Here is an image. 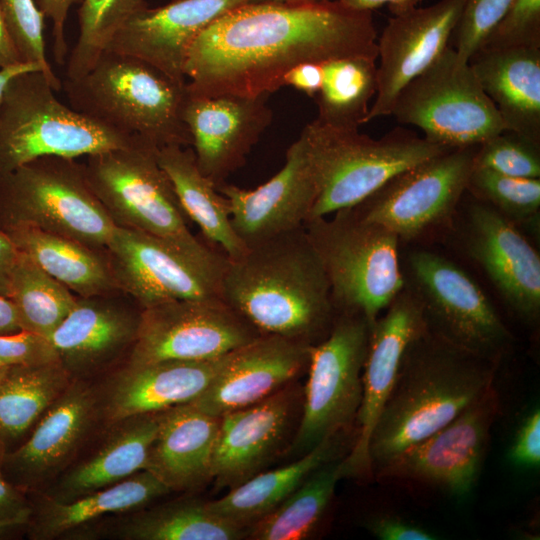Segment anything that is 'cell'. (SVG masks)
<instances>
[{"label":"cell","mask_w":540,"mask_h":540,"mask_svg":"<svg viewBox=\"0 0 540 540\" xmlns=\"http://www.w3.org/2000/svg\"><path fill=\"white\" fill-rule=\"evenodd\" d=\"M512 464L535 469L540 465V410L533 408L519 423L508 450Z\"/></svg>","instance_id":"47"},{"label":"cell","mask_w":540,"mask_h":540,"mask_svg":"<svg viewBox=\"0 0 540 540\" xmlns=\"http://www.w3.org/2000/svg\"><path fill=\"white\" fill-rule=\"evenodd\" d=\"M50 341L38 334L21 330L0 334V365H32L57 361Z\"/></svg>","instance_id":"46"},{"label":"cell","mask_w":540,"mask_h":540,"mask_svg":"<svg viewBox=\"0 0 540 540\" xmlns=\"http://www.w3.org/2000/svg\"><path fill=\"white\" fill-rule=\"evenodd\" d=\"M232 353L204 361L124 363L96 384L103 424L193 402L228 364Z\"/></svg>","instance_id":"24"},{"label":"cell","mask_w":540,"mask_h":540,"mask_svg":"<svg viewBox=\"0 0 540 540\" xmlns=\"http://www.w3.org/2000/svg\"><path fill=\"white\" fill-rule=\"evenodd\" d=\"M343 5L357 11H372L387 5L393 15H399L410 11L422 0H338Z\"/></svg>","instance_id":"53"},{"label":"cell","mask_w":540,"mask_h":540,"mask_svg":"<svg viewBox=\"0 0 540 540\" xmlns=\"http://www.w3.org/2000/svg\"><path fill=\"white\" fill-rule=\"evenodd\" d=\"M467 254L484 271L500 297L526 324L540 317V256L518 226L475 199L464 221Z\"/></svg>","instance_id":"20"},{"label":"cell","mask_w":540,"mask_h":540,"mask_svg":"<svg viewBox=\"0 0 540 540\" xmlns=\"http://www.w3.org/2000/svg\"><path fill=\"white\" fill-rule=\"evenodd\" d=\"M111 515L84 526L68 539L237 540L245 528L212 513L207 502L184 498Z\"/></svg>","instance_id":"31"},{"label":"cell","mask_w":540,"mask_h":540,"mask_svg":"<svg viewBox=\"0 0 540 540\" xmlns=\"http://www.w3.org/2000/svg\"><path fill=\"white\" fill-rule=\"evenodd\" d=\"M157 159L185 214L199 226L208 245L218 247L229 260L242 256L247 246L232 227L229 203L201 173L192 148L164 146L157 150Z\"/></svg>","instance_id":"35"},{"label":"cell","mask_w":540,"mask_h":540,"mask_svg":"<svg viewBox=\"0 0 540 540\" xmlns=\"http://www.w3.org/2000/svg\"><path fill=\"white\" fill-rule=\"evenodd\" d=\"M3 455H4V449H3L2 444L0 442V460H1Z\"/></svg>","instance_id":"60"},{"label":"cell","mask_w":540,"mask_h":540,"mask_svg":"<svg viewBox=\"0 0 540 540\" xmlns=\"http://www.w3.org/2000/svg\"><path fill=\"white\" fill-rule=\"evenodd\" d=\"M372 324L358 312H339L328 335L309 348L303 409L290 451L301 456L355 426Z\"/></svg>","instance_id":"12"},{"label":"cell","mask_w":540,"mask_h":540,"mask_svg":"<svg viewBox=\"0 0 540 540\" xmlns=\"http://www.w3.org/2000/svg\"><path fill=\"white\" fill-rule=\"evenodd\" d=\"M31 505L27 493L11 484L0 468V521H28Z\"/></svg>","instance_id":"50"},{"label":"cell","mask_w":540,"mask_h":540,"mask_svg":"<svg viewBox=\"0 0 540 540\" xmlns=\"http://www.w3.org/2000/svg\"><path fill=\"white\" fill-rule=\"evenodd\" d=\"M8 366H1L0 365V378L3 376V374L5 373L6 369H7Z\"/></svg>","instance_id":"59"},{"label":"cell","mask_w":540,"mask_h":540,"mask_svg":"<svg viewBox=\"0 0 540 540\" xmlns=\"http://www.w3.org/2000/svg\"><path fill=\"white\" fill-rule=\"evenodd\" d=\"M310 346L261 334L234 350L208 389L190 404L215 417L255 404L284 388L308 366Z\"/></svg>","instance_id":"26"},{"label":"cell","mask_w":540,"mask_h":540,"mask_svg":"<svg viewBox=\"0 0 540 540\" xmlns=\"http://www.w3.org/2000/svg\"><path fill=\"white\" fill-rule=\"evenodd\" d=\"M19 251L8 234L0 228V295H10L11 275Z\"/></svg>","instance_id":"52"},{"label":"cell","mask_w":540,"mask_h":540,"mask_svg":"<svg viewBox=\"0 0 540 540\" xmlns=\"http://www.w3.org/2000/svg\"><path fill=\"white\" fill-rule=\"evenodd\" d=\"M158 148L139 141L126 148L86 156L88 184L116 227L156 236L213 269L228 258L196 238L174 187L157 159Z\"/></svg>","instance_id":"5"},{"label":"cell","mask_w":540,"mask_h":540,"mask_svg":"<svg viewBox=\"0 0 540 540\" xmlns=\"http://www.w3.org/2000/svg\"><path fill=\"white\" fill-rule=\"evenodd\" d=\"M220 417L192 404L162 411L145 470L171 491H191L212 479Z\"/></svg>","instance_id":"30"},{"label":"cell","mask_w":540,"mask_h":540,"mask_svg":"<svg viewBox=\"0 0 540 540\" xmlns=\"http://www.w3.org/2000/svg\"><path fill=\"white\" fill-rule=\"evenodd\" d=\"M27 521L25 520H3L0 521V535L5 534L6 532L12 531L17 528H22L26 526Z\"/></svg>","instance_id":"57"},{"label":"cell","mask_w":540,"mask_h":540,"mask_svg":"<svg viewBox=\"0 0 540 540\" xmlns=\"http://www.w3.org/2000/svg\"><path fill=\"white\" fill-rule=\"evenodd\" d=\"M31 70H40L42 71V68L40 65L35 63H18L3 69H0V103L2 101L4 91L6 89V86L8 82L16 75L23 73L25 71H31ZM43 72V71H42Z\"/></svg>","instance_id":"56"},{"label":"cell","mask_w":540,"mask_h":540,"mask_svg":"<svg viewBox=\"0 0 540 540\" xmlns=\"http://www.w3.org/2000/svg\"><path fill=\"white\" fill-rule=\"evenodd\" d=\"M248 0H172L132 15L106 50L141 59L179 83L196 37L216 19Z\"/></svg>","instance_id":"25"},{"label":"cell","mask_w":540,"mask_h":540,"mask_svg":"<svg viewBox=\"0 0 540 540\" xmlns=\"http://www.w3.org/2000/svg\"><path fill=\"white\" fill-rule=\"evenodd\" d=\"M34 227L105 252L115 225L83 164L46 156L0 173V228Z\"/></svg>","instance_id":"8"},{"label":"cell","mask_w":540,"mask_h":540,"mask_svg":"<svg viewBox=\"0 0 540 540\" xmlns=\"http://www.w3.org/2000/svg\"><path fill=\"white\" fill-rule=\"evenodd\" d=\"M1 12L11 40L22 62L41 66L55 91L62 88L45 52L44 15L33 0H0Z\"/></svg>","instance_id":"42"},{"label":"cell","mask_w":540,"mask_h":540,"mask_svg":"<svg viewBox=\"0 0 540 540\" xmlns=\"http://www.w3.org/2000/svg\"><path fill=\"white\" fill-rule=\"evenodd\" d=\"M329 0H248L247 3H315Z\"/></svg>","instance_id":"58"},{"label":"cell","mask_w":540,"mask_h":540,"mask_svg":"<svg viewBox=\"0 0 540 540\" xmlns=\"http://www.w3.org/2000/svg\"><path fill=\"white\" fill-rule=\"evenodd\" d=\"M105 253L119 290L141 309L173 300L221 298L224 270L201 264L156 236L115 227Z\"/></svg>","instance_id":"16"},{"label":"cell","mask_w":540,"mask_h":540,"mask_svg":"<svg viewBox=\"0 0 540 540\" xmlns=\"http://www.w3.org/2000/svg\"><path fill=\"white\" fill-rule=\"evenodd\" d=\"M390 115L449 149L477 146L506 130L468 61L450 45L401 90Z\"/></svg>","instance_id":"11"},{"label":"cell","mask_w":540,"mask_h":540,"mask_svg":"<svg viewBox=\"0 0 540 540\" xmlns=\"http://www.w3.org/2000/svg\"><path fill=\"white\" fill-rule=\"evenodd\" d=\"M55 92L40 70L8 82L0 103V173L40 157L75 159L144 141L64 105Z\"/></svg>","instance_id":"6"},{"label":"cell","mask_w":540,"mask_h":540,"mask_svg":"<svg viewBox=\"0 0 540 540\" xmlns=\"http://www.w3.org/2000/svg\"><path fill=\"white\" fill-rule=\"evenodd\" d=\"M356 433L355 426L341 430L294 462L255 474L231 488L223 497L207 502V507L229 522L243 528L250 527L281 504L317 468L346 456L354 444Z\"/></svg>","instance_id":"33"},{"label":"cell","mask_w":540,"mask_h":540,"mask_svg":"<svg viewBox=\"0 0 540 540\" xmlns=\"http://www.w3.org/2000/svg\"><path fill=\"white\" fill-rule=\"evenodd\" d=\"M259 335L222 298L168 301L142 309L137 338L125 363L211 360Z\"/></svg>","instance_id":"14"},{"label":"cell","mask_w":540,"mask_h":540,"mask_svg":"<svg viewBox=\"0 0 540 540\" xmlns=\"http://www.w3.org/2000/svg\"><path fill=\"white\" fill-rule=\"evenodd\" d=\"M419 297L427 329L451 344L500 364L514 338L479 284L452 260L412 250L401 263Z\"/></svg>","instance_id":"10"},{"label":"cell","mask_w":540,"mask_h":540,"mask_svg":"<svg viewBox=\"0 0 540 540\" xmlns=\"http://www.w3.org/2000/svg\"><path fill=\"white\" fill-rule=\"evenodd\" d=\"M499 404L493 384L447 425L386 462L373 477L419 482L454 496L469 494L480 476Z\"/></svg>","instance_id":"15"},{"label":"cell","mask_w":540,"mask_h":540,"mask_svg":"<svg viewBox=\"0 0 540 540\" xmlns=\"http://www.w3.org/2000/svg\"><path fill=\"white\" fill-rule=\"evenodd\" d=\"M305 231L328 277L337 313H362L373 325L405 286L398 237L352 208L310 219Z\"/></svg>","instance_id":"7"},{"label":"cell","mask_w":540,"mask_h":540,"mask_svg":"<svg viewBox=\"0 0 540 540\" xmlns=\"http://www.w3.org/2000/svg\"><path fill=\"white\" fill-rule=\"evenodd\" d=\"M376 58L372 12L338 0L315 3H245L207 26L185 63L187 91L195 96L270 95L303 62Z\"/></svg>","instance_id":"1"},{"label":"cell","mask_w":540,"mask_h":540,"mask_svg":"<svg viewBox=\"0 0 540 540\" xmlns=\"http://www.w3.org/2000/svg\"><path fill=\"white\" fill-rule=\"evenodd\" d=\"M512 0H464L451 39L457 54L468 61L508 11Z\"/></svg>","instance_id":"44"},{"label":"cell","mask_w":540,"mask_h":540,"mask_svg":"<svg viewBox=\"0 0 540 540\" xmlns=\"http://www.w3.org/2000/svg\"><path fill=\"white\" fill-rule=\"evenodd\" d=\"M482 46H540V0H512Z\"/></svg>","instance_id":"45"},{"label":"cell","mask_w":540,"mask_h":540,"mask_svg":"<svg viewBox=\"0 0 540 540\" xmlns=\"http://www.w3.org/2000/svg\"><path fill=\"white\" fill-rule=\"evenodd\" d=\"M17 250L78 297L122 293L105 252L34 227L4 230Z\"/></svg>","instance_id":"34"},{"label":"cell","mask_w":540,"mask_h":540,"mask_svg":"<svg viewBox=\"0 0 540 540\" xmlns=\"http://www.w3.org/2000/svg\"><path fill=\"white\" fill-rule=\"evenodd\" d=\"M345 457V456H344ZM340 457L313 471L281 504L250 526L254 540H300L312 533L343 477Z\"/></svg>","instance_id":"38"},{"label":"cell","mask_w":540,"mask_h":540,"mask_svg":"<svg viewBox=\"0 0 540 540\" xmlns=\"http://www.w3.org/2000/svg\"><path fill=\"white\" fill-rule=\"evenodd\" d=\"M18 63L22 61L8 33L0 8V69Z\"/></svg>","instance_id":"54"},{"label":"cell","mask_w":540,"mask_h":540,"mask_svg":"<svg viewBox=\"0 0 540 540\" xmlns=\"http://www.w3.org/2000/svg\"><path fill=\"white\" fill-rule=\"evenodd\" d=\"M365 527L380 540H435L437 535L428 529L393 514L371 517Z\"/></svg>","instance_id":"48"},{"label":"cell","mask_w":540,"mask_h":540,"mask_svg":"<svg viewBox=\"0 0 540 540\" xmlns=\"http://www.w3.org/2000/svg\"><path fill=\"white\" fill-rule=\"evenodd\" d=\"M62 87L74 110L158 149L191 146L182 120L187 83H179L151 64L105 50L79 78Z\"/></svg>","instance_id":"4"},{"label":"cell","mask_w":540,"mask_h":540,"mask_svg":"<svg viewBox=\"0 0 540 540\" xmlns=\"http://www.w3.org/2000/svg\"><path fill=\"white\" fill-rule=\"evenodd\" d=\"M221 298L260 334L314 345L337 315L323 264L304 226L227 261Z\"/></svg>","instance_id":"2"},{"label":"cell","mask_w":540,"mask_h":540,"mask_svg":"<svg viewBox=\"0 0 540 540\" xmlns=\"http://www.w3.org/2000/svg\"><path fill=\"white\" fill-rule=\"evenodd\" d=\"M117 294L77 296L70 313L48 337L73 380L92 381L132 349L142 309Z\"/></svg>","instance_id":"23"},{"label":"cell","mask_w":540,"mask_h":540,"mask_svg":"<svg viewBox=\"0 0 540 540\" xmlns=\"http://www.w3.org/2000/svg\"><path fill=\"white\" fill-rule=\"evenodd\" d=\"M477 146L449 149L415 165L350 208L393 232L400 242L416 240L456 211L467 191Z\"/></svg>","instance_id":"13"},{"label":"cell","mask_w":540,"mask_h":540,"mask_svg":"<svg viewBox=\"0 0 540 540\" xmlns=\"http://www.w3.org/2000/svg\"><path fill=\"white\" fill-rule=\"evenodd\" d=\"M376 58L348 56L323 63L315 121L336 129H359L377 92Z\"/></svg>","instance_id":"37"},{"label":"cell","mask_w":540,"mask_h":540,"mask_svg":"<svg viewBox=\"0 0 540 540\" xmlns=\"http://www.w3.org/2000/svg\"><path fill=\"white\" fill-rule=\"evenodd\" d=\"M294 402V393L284 387L220 417L212 462L217 486L234 488L270 460L290 429Z\"/></svg>","instance_id":"27"},{"label":"cell","mask_w":540,"mask_h":540,"mask_svg":"<svg viewBox=\"0 0 540 540\" xmlns=\"http://www.w3.org/2000/svg\"><path fill=\"white\" fill-rule=\"evenodd\" d=\"M21 331L15 306L10 298L0 295V334Z\"/></svg>","instance_id":"55"},{"label":"cell","mask_w":540,"mask_h":540,"mask_svg":"<svg viewBox=\"0 0 540 540\" xmlns=\"http://www.w3.org/2000/svg\"><path fill=\"white\" fill-rule=\"evenodd\" d=\"M161 414H141L105 425L104 437L96 449L78 456L39 493L55 502L68 503L144 470Z\"/></svg>","instance_id":"28"},{"label":"cell","mask_w":540,"mask_h":540,"mask_svg":"<svg viewBox=\"0 0 540 540\" xmlns=\"http://www.w3.org/2000/svg\"><path fill=\"white\" fill-rule=\"evenodd\" d=\"M168 493L170 490L145 469L68 503L55 502L39 492H29L31 512L25 526L27 537L32 540L68 539L84 526L111 515L143 508Z\"/></svg>","instance_id":"32"},{"label":"cell","mask_w":540,"mask_h":540,"mask_svg":"<svg viewBox=\"0 0 540 540\" xmlns=\"http://www.w3.org/2000/svg\"><path fill=\"white\" fill-rule=\"evenodd\" d=\"M467 191L515 225L539 216L540 178L514 177L473 165Z\"/></svg>","instance_id":"41"},{"label":"cell","mask_w":540,"mask_h":540,"mask_svg":"<svg viewBox=\"0 0 540 540\" xmlns=\"http://www.w3.org/2000/svg\"><path fill=\"white\" fill-rule=\"evenodd\" d=\"M427 329L417 294L405 284L371 327L362 372V401L354 444L342 460L343 477H373L369 442L408 345Z\"/></svg>","instance_id":"19"},{"label":"cell","mask_w":540,"mask_h":540,"mask_svg":"<svg viewBox=\"0 0 540 540\" xmlns=\"http://www.w3.org/2000/svg\"><path fill=\"white\" fill-rule=\"evenodd\" d=\"M231 224L248 247L304 226L320 192L309 136L303 128L288 148L284 166L259 187L246 190L224 183Z\"/></svg>","instance_id":"18"},{"label":"cell","mask_w":540,"mask_h":540,"mask_svg":"<svg viewBox=\"0 0 540 540\" xmlns=\"http://www.w3.org/2000/svg\"><path fill=\"white\" fill-rule=\"evenodd\" d=\"M9 298L21 330L48 339L74 307L77 296L19 252L14 265Z\"/></svg>","instance_id":"39"},{"label":"cell","mask_w":540,"mask_h":540,"mask_svg":"<svg viewBox=\"0 0 540 540\" xmlns=\"http://www.w3.org/2000/svg\"><path fill=\"white\" fill-rule=\"evenodd\" d=\"M474 165L522 178H540V145L504 130L476 148Z\"/></svg>","instance_id":"43"},{"label":"cell","mask_w":540,"mask_h":540,"mask_svg":"<svg viewBox=\"0 0 540 540\" xmlns=\"http://www.w3.org/2000/svg\"><path fill=\"white\" fill-rule=\"evenodd\" d=\"M269 96H195L187 91L182 120L191 135L196 164L216 188L245 164L271 125Z\"/></svg>","instance_id":"21"},{"label":"cell","mask_w":540,"mask_h":540,"mask_svg":"<svg viewBox=\"0 0 540 540\" xmlns=\"http://www.w3.org/2000/svg\"><path fill=\"white\" fill-rule=\"evenodd\" d=\"M146 7L144 0H82L78 10L79 36L66 60V78L87 73L119 28Z\"/></svg>","instance_id":"40"},{"label":"cell","mask_w":540,"mask_h":540,"mask_svg":"<svg viewBox=\"0 0 540 540\" xmlns=\"http://www.w3.org/2000/svg\"><path fill=\"white\" fill-rule=\"evenodd\" d=\"M72 380L59 360L7 367L0 378V442L4 453L27 438Z\"/></svg>","instance_id":"36"},{"label":"cell","mask_w":540,"mask_h":540,"mask_svg":"<svg viewBox=\"0 0 540 540\" xmlns=\"http://www.w3.org/2000/svg\"><path fill=\"white\" fill-rule=\"evenodd\" d=\"M82 0H39V10L52 22L53 55L56 63L64 65L67 56L65 22L70 8Z\"/></svg>","instance_id":"49"},{"label":"cell","mask_w":540,"mask_h":540,"mask_svg":"<svg viewBox=\"0 0 540 540\" xmlns=\"http://www.w3.org/2000/svg\"><path fill=\"white\" fill-rule=\"evenodd\" d=\"M100 424L97 385L72 380L27 438L4 453V477L25 493L43 491L75 461Z\"/></svg>","instance_id":"17"},{"label":"cell","mask_w":540,"mask_h":540,"mask_svg":"<svg viewBox=\"0 0 540 540\" xmlns=\"http://www.w3.org/2000/svg\"><path fill=\"white\" fill-rule=\"evenodd\" d=\"M498 367L428 329L411 341L370 437L372 475L477 400L494 384Z\"/></svg>","instance_id":"3"},{"label":"cell","mask_w":540,"mask_h":540,"mask_svg":"<svg viewBox=\"0 0 540 540\" xmlns=\"http://www.w3.org/2000/svg\"><path fill=\"white\" fill-rule=\"evenodd\" d=\"M464 0H440L389 19L377 40V92L365 124L391 114L401 90L449 46Z\"/></svg>","instance_id":"22"},{"label":"cell","mask_w":540,"mask_h":540,"mask_svg":"<svg viewBox=\"0 0 540 540\" xmlns=\"http://www.w3.org/2000/svg\"><path fill=\"white\" fill-rule=\"evenodd\" d=\"M304 129L320 180L307 221L353 207L399 173L449 150L400 127L380 139L359 129L331 128L315 120Z\"/></svg>","instance_id":"9"},{"label":"cell","mask_w":540,"mask_h":540,"mask_svg":"<svg viewBox=\"0 0 540 540\" xmlns=\"http://www.w3.org/2000/svg\"><path fill=\"white\" fill-rule=\"evenodd\" d=\"M323 81V63L303 62L283 77V86H291L309 97H316Z\"/></svg>","instance_id":"51"},{"label":"cell","mask_w":540,"mask_h":540,"mask_svg":"<svg viewBox=\"0 0 540 540\" xmlns=\"http://www.w3.org/2000/svg\"><path fill=\"white\" fill-rule=\"evenodd\" d=\"M468 63L506 130L540 145V46H482Z\"/></svg>","instance_id":"29"}]
</instances>
